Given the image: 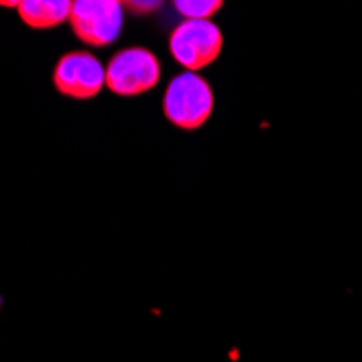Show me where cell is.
I'll return each mask as SVG.
<instances>
[{"mask_svg": "<svg viewBox=\"0 0 362 362\" xmlns=\"http://www.w3.org/2000/svg\"><path fill=\"white\" fill-rule=\"evenodd\" d=\"M70 24L81 42L109 46L122 33L124 5L122 0H72Z\"/></svg>", "mask_w": 362, "mask_h": 362, "instance_id": "obj_4", "label": "cell"}, {"mask_svg": "<svg viewBox=\"0 0 362 362\" xmlns=\"http://www.w3.org/2000/svg\"><path fill=\"white\" fill-rule=\"evenodd\" d=\"M221 48L223 35L211 20H182L170 35V52L187 72L209 68Z\"/></svg>", "mask_w": 362, "mask_h": 362, "instance_id": "obj_2", "label": "cell"}, {"mask_svg": "<svg viewBox=\"0 0 362 362\" xmlns=\"http://www.w3.org/2000/svg\"><path fill=\"white\" fill-rule=\"evenodd\" d=\"M124 9H130L133 13H139V16H148L156 9H160L163 0H122Z\"/></svg>", "mask_w": 362, "mask_h": 362, "instance_id": "obj_8", "label": "cell"}, {"mask_svg": "<svg viewBox=\"0 0 362 362\" xmlns=\"http://www.w3.org/2000/svg\"><path fill=\"white\" fill-rule=\"evenodd\" d=\"M185 20H211L223 5V0H172Z\"/></svg>", "mask_w": 362, "mask_h": 362, "instance_id": "obj_7", "label": "cell"}, {"mask_svg": "<svg viewBox=\"0 0 362 362\" xmlns=\"http://www.w3.org/2000/svg\"><path fill=\"white\" fill-rule=\"evenodd\" d=\"M160 63L146 48H126L111 57L107 65V87L124 98L141 95L156 87Z\"/></svg>", "mask_w": 362, "mask_h": 362, "instance_id": "obj_3", "label": "cell"}, {"mask_svg": "<svg viewBox=\"0 0 362 362\" xmlns=\"http://www.w3.org/2000/svg\"><path fill=\"white\" fill-rule=\"evenodd\" d=\"M18 13L30 28H54L70 20L72 0H22Z\"/></svg>", "mask_w": 362, "mask_h": 362, "instance_id": "obj_6", "label": "cell"}, {"mask_svg": "<svg viewBox=\"0 0 362 362\" xmlns=\"http://www.w3.org/2000/svg\"><path fill=\"white\" fill-rule=\"evenodd\" d=\"M20 3H22V0H0V7H5V9H18Z\"/></svg>", "mask_w": 362, "mask_h": 362, "instance_id": "obj_9", "label": "cell"}, {"mask_svg": "<svg viewBox=\"0 0 362 362\" xmlns=\"http://www.w3.org/2000/svg\"><path fill=\"white\" fill-rule=\"evenodd\" d=\"M213 103V89L206 78L195 72H182L168 85L163 111L174 126L182 130H197L209 122Z\"/></svg>", "mask_w": 362, "mask_h": 362, "instance_id": "obj_1", "label": "cell"}, {"mask_svg": "<svg viewBox=\"0 0 362 362\" xmlns=\"http://www.w3.org/2000/svg\"><path fill=\"white\" fill-rule=\"evenodd\" d=\"M52 81L63 95L89 100L107 85V68H103V63L93 54L76 50L59 59Z\"/></svg>", "mask_w": 362, "mask_h": 362, "instance_id": "obj_5", "label": "cell"}]
</instances>
